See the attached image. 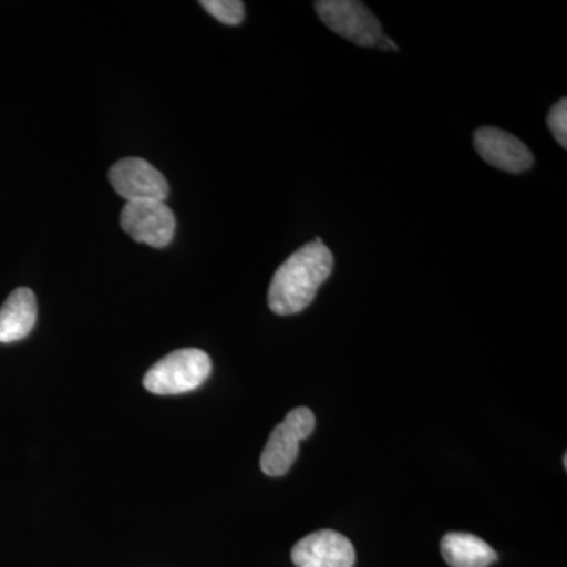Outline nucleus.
<instances>
[{"mask_svg":"<svg viewBox=\"0 0 567 567\" xmlns=\"http://www.w3.org/2000/svg\"><path fill=\"white\" fill-rule=\"evenodd\" d=\"M210 372V357L203 350H175L148 369L144 377V386L151 393L159 395L189 393L203 385Z\"/></svg>","mask_w":567,"mask_h":567,"instance_id":"f03ea898","label":"nucleus"},{"mask_svg":"<svg viewBox=\"0 0 567 567\" xmlns=\"http://www.w3.org/2000/svg\"><path fill=\"white\" fill-rule=\"evenodd\" d=\"M37 322V298L31 289L14 290L0 308V342L21 341Z\"/></svg>","mask_w":567,"mask_h":567,"instance_id":"1a4fd4ad","label":"nucleus"},{"mask_svg":"<svg viewBox=\"0 0 567 567\" xmlns=\"http://www.w3.org/2000/svg\"><path fill=\"white\" fill-rule=\"evenodd\" d=\"M442 555L450 567H488L498 558L486 540L466 533H447L442 539Z\"/></svg>","mask_w":567,"mask_h":567,"instance_id":"9d476101","label":"nucleus"},{"mask_svg":"<svg viewBox=\"0 0 567 567\" xmlns=\"http://www.w3.org/2000/svg\"><path fill=\"white\" fill-rule=\"evenodd\" d=\"M112 188L126 203L159 200L164 203L169 194L166 178L151 163L142 158H123L110 171Z\"/></svg>","mask_w":567,"mask_h":567,"instance_id":"423d86ee","label":"nucleus"},{"mask_svg":"<svg viewBox=\"0 0 567 567\" xmlns=\"http://www.w3.org/2000/svg\"><path fill=\"white\" fill-rule=\"evenodd\" d=\"M215 20L226 25L241 24L245 18V3L240 0H204L200 2Z\"/></svg>","mask_w":567,"mask_h":567,"instance_id":"9b49d317","label":"nucleus"},{"mask_svg":"<svg viewBox=\"0 0 567 567\" xmlns=\"http://www.w3.org/2000/svg\"><path fill=\"white\" fill-rule=\"evenodd\" d=\"M353 544L341 533L322 529L303 537L292 550L297 567H353Z\"/></svg>","mask_w":567,"mask_h":567,"instance_id":"0eeeda50","label":"nucleus"},{"mask_svg":"<svg viewBox=\"0 0 567 567\" xmlns=\"http://www.w3.org/2000/svg\"><path fill=\"white\" fill-rule=\"evenodd\" d=\"M122 229L137 244L164 248L175 234L174 212L159 200L126 203L121 215Z\"/></svg>","mask_w":567,"mask_h":567,"instance_id":"39448f33","label":"nucleus"},{"mask_svg":"<svg viewBox=\"0 0 567 567\" xmlns=\"http://www.w3.org/2000/svg\"><path fill=\"white\" fill-rule=\"evenodd\" d=\"M316 416L306 406L295 409L278 427L271 432L260 457V468L267 476H284L300 453V442L315 432Z\"/></svg>","mask_w":567,"mask_h":567,"instance_id":"7ed1b4c3","label":"nucleus"},{"mask_svg":"<svg viewBox=\"0 0 567 567\" xmlns=\"http://www.w3.org/2000/svg\"><path fill=\"white\" fill-rule=\"evenodd\" d=\"M473 141H475V148L481 158L505 173H525L535 162L527 145L503 130L484 126V128L477 130Z\"/></svg>","mask_w":567,"mask_h":567,"instance_id":"6e6552de","label":"nucleus"},{"mask_svg":"<svg viewBox=\"0 0 567 567\" xmlns=\"http://www.w3.org/2000/svg\"><path fill=\"white\" fill-rule=\"evenodd\" d=\"M333 254L324 244L305 245L276 271L268 306L278 316H292L315 301L317 290L333 271Z\"/></svg>","mask_w":567,"mask_h":567,"instance_id":"f257e3e1","label":"nucleus"},{"mask_svg":"<svg viewBox=\"0 0 567 567\" xmlns=\"http://www.w3.org/2000/svg\"><path fill=\"white\" fill-rule=\"evenodd\" d=\"M547 125L563 148L567 147V100L561 99L547 115Z\"/></svg>","mask_w":567,"mask_h":567,"instance_id":"f8f14e48","label":"nucleus"},{"mask_svg":"<svg viewBox=\"0 0 567 567\" xmlns=\"http://www.w3.org/2000/svg\"><path fill=\"white\" fill-rule=\"evenodd\" d=\"M320 20L358 47L372 48L383 39L382 25L372 11L352 0H322L316 3Z\"/></svg>","mask_w":567,"mask_h":567,"instance_id":"20e7f679","label":"nucleus"}]
</instances>
